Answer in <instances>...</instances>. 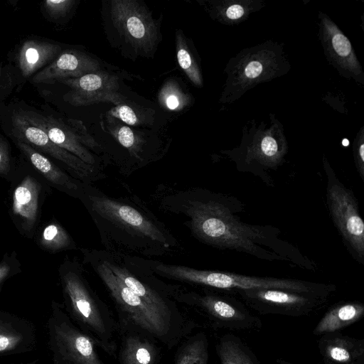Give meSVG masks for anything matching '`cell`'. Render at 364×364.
Returning a JSON list of instances; mask_svg holds the SVG:
<instances>
[{
	"mask_svg": "<svg viewBox=\"0 0 364 364\" xmlns=\"http://www.w3.org/2000/svg\"><path fill=\"white\" fill-rule=\"evenodd\" d=\"M215 349L220 364H261L248 345L232 333L222 335Z\"/></svg>",
	"mask_w": 364,
	"mask_h": 364,
	"instance_id": "d4e9b609",
	"label": "cell"
},
{
	"mask_svg": "<svg viewBox=\"0 0 364 364\" xmlns=\"http://www.w3.org/2000/svg\"><path fill=\"white\" fill-rule=\"evenodd\" d=\"M319 19L320 38L329 63L345 77L363 85V72L349 39L328 16L321 13Z\"/></svg>",
	"mask_w": 364,
	"mask_h": 364,
	"instance_id": "e0dca14e",
	"label": "cell"
},
{
	"mask_svg": "<svg viewBox=\"0 0 364 364\" xmlns=\"http://www.w3.org/2000/svg\"><path fill=\"white\" fill-rule=\"evenodd\" d=\"M8 269L5 265H0V281L5 277Z\"/></svg>",
	"mask_w": 364,
	"mask_h": 364,
	"instance_id": "d590c367",
	"label": "cell"
},
{
	"mask_svg": "<svg viewBox=\"0 0 364 364\" xmlns=\"http://www.w3.org/2000/svg\"><path fill=\"white\" fill-rule=\"evenodd\" d=\"M159 204L166 212L183 216L193 237L206 245L309 271L316 269L313 260L281 237L279 228L242 221L245 205L235 196L200 187L169 189L159 195Z\"/></svg>",
	"mask_w": 364,
	"mask_h": 364,
	"instance_id": "6da1fadb",
	"label": "cell"
},
{
	"mask_svg": "<svg viewBox=\"0 0 364 364\" xmlns=\"http://www.w3.org/2000/svg\"><path fill=\"white\" fill-rule=\"evenodd\" d=\"M121 343L118 353L120 364H156L159 350L156 341L132 328L120 327Z\"/></svg>",
	"mask_w": 364,
	"mask_h": 364,
	"instance_id": "ffe728a7",
	"label": "cell"
},
{
	"mask_svg": "<svg viewBox=\"0 0 364 364\" xmlns=\"http://www.w3.org/2000/svg\"><path fill=\"white\" fill-rule=\"evenodd\" d=\"M279 122L269 128L260 125L259 128L244 134L240 146L232 150L223 151L235 162L239 171L247 172L258 176L267 184L273 186L269 175L284 162L287 144Z\"/></svg>",
	"mask_w": 364,
	"mask_h": 364,
	"instance_id": "ba28073f",
	"label": "cell"
},
{
	"mask_svg": "<svg viewBox=\"0 0 364 364\" xmlns=\"http://www.w3.org/2000/svg\"><path fill=\"white\" fill-rule=\"evenodd\" d=\"M161 103L170 110H181L190 102L186 95L173 82H167L159 93Z\"/></svg>",
	"mask_w": 364,
	"mask_h": 364,
	"instance_id": "f546056e",
	"label": "cell"
},
{
	"mask_svg": "<svg viewBox=\"0 0 364 364\" xmlns=\"http://www.w3.org/2000/svg\"><path fill=\"white\" fill-rule=\"evenodd\" d=\"M82 266L66 261L60 274L65 301L78 328L89 336L97 346L116 358L114 339L117 326L107 305L92 288Z\"/></svg>",
	"mask_w": 364,
	"mask_h": 364,
	"instance_id": "277c9868",
	"label": "cell"
},
{
	"mask_svg": "<svg viewBox=\"0 0 364 364\" xmlns=\"http://www.w3.org/2000/svg\"><path fill=\"white\" fill-rule=\"evenodd\" d=\"M40 191V184L31 176L24 178L14 190L13 212L21 220L26 231L31 230L36 223Z\"/></svg>",
	"mask_w": 364,
	"mask_h": 364,
	"instance_id": "cb8c5ba5",
	"label": "cell"
},
{
	"mask_svg": "<svg viewBox=\"0 0 364 364\" xmlns=\"http://www.w3.org/2000/svg\"><path fill=\"white\" fill-rule=\"evenodd\" d=\"M154 272L159 277L231 294L238 290L254 289H278L299 292L333 294L336 286L333 284L309 281L248 276L229 272L198 269L184 265L167 264L149 259Z\"/></svg>",
	"mask_w": 364,
	"mask_h": 364,
	"instance_id": "8992f818",
	"label": "cell"
},
{
	"mask_svg": "<svg viewBox=\"0 0 364 364\" xmlns=\"http://www.w3.org/2000/svg\"><path fill=\"white\" fill-rule=\"evenodd\" d=\"M10 170V156L6 141L0 137V175H6Z\"/></svg>",
	"mask_w": 364,
	"mask_h": 364,
	"instance_id": "836d02e7",
	"label": "cell"
},
{
	"mask_svg": "<svg viewBox=\"0 0 364 364\" xmlns=\"http://www.w3.org/2000/svg\"><path fill=\"white\" fill-rule=\"evenodd\" d=\"M61 51L59 45L39 40H27L18 50L16 64L23 76L28 77L49 65Z\"/></svg>",
	"mask_w": 364,
	"mask_h": 364,
	"instance_id": "7402d4cb",
	"label": "cell"
},
{
	"mask_svg": "<svg viewBox=\"0 0 364 364\" xmlns=\"http://www.w3.org/2000/svg\"><path fill=\"white\" fill-rule=\"evenodd\" d=\"M208 341L205 333L188 336L178 347L174 364H208Z\"/></svg>",
	"mask_w": 364,
	"mask_h": 364,
	"instance_id": "484cf974",
	"label": "cell"
},
{
	"mask_svg": "<svg viewBox=\"0 0 364 364\" xmlns=\"http://www.w3.org/2000/svg\"><path fill=\"white\" fill-rule=\"evenodd\" d=\"M107 114L129 125L135 126L141 123V119L139 118L134 109L127 105H118Z\"/></svg>",
	"mask_w": 364,
	"mask_h": 364,
	"instance_id": "4dcf8cb0",
	"label": "cell"
},
{
	"mask_svg": "<svg viewBox=\"0 0 364 364\" xmlns=\"http://www.w3.org/2000/svg\"><path fill=\"white\" fill-rule=\"evenodd\" d=\"M326 185V205L329 215L348 252L364 265V222L358 200L352 190L338 178L331 164L323 158Z\"/></svg>",
	"mask_w": 364,
	"mask_h": 364,
	"instance_id": "30bf717a",
	"label": "cell"
},
{
	"mask_svg": "<svg viewBox=\"0 0 364 364\" xmlns=\"http://www.w3.org/2000/svg\"><path fill=\"white\" fill-rule=\"evenodd\" d=\"M40 243L53 252L76 248L75 243L68 232L56 223L49 224L44 228Z\"/></svg>",
	"mask_w": 364,
	"mask_h": 364,
	"instance_id": "f1b7e54d",
	"label": "cell"
},
{
	"mask_svg": "<svg viewBox=\"0 0 364 364\" xmlns=\"http://www.w3.org/2000/svg\"><path fill=\"white\" fill-rule=\"evenodd\" d=\"M83 262L100 278L119 316V327L138 330L171 349L190 333L150 306L128 288L99 257L96 249H81Z\"/></svg>",
	"mask_w": 364,
	"mask_h": 364,
	"instance_id": "3957f363",
	"label": "cell"
},
{
	"mask_svg": "<svg viewBox=\"0 0 364 364\" xmlns=\"http://www.w3.org/2000/svg\"><path fill=\"white\" fill-rule=\"evenodd\" d=\"M18 341L19 338L17 335L9 333H0V353L11 349Z\"/></svg>",
	"mask_w": 364,
	"mask_h": 364,
	"instance_id": "e575fe53",
	"label": "cell"
},
{
	"mask_svg": "<svg viewBox=\"0 0 364 364\" xmlns=\"http://www.w3.org/2000/svg\"><path fill=\"white\" fill-rule=\"evenodd\" d=\"M176 56L178 65L188 76L189 80L197 87L203 85V77L200 68L194 59L182 31L177 30L176 33Z\"/></svg>",
	"mask_w": 364,
	"mask_h": 364,
	"instance_id": "83f0119b",
	"label": "cell"
},
{
	"mask_svg": "<svg viewBox=\"0 0 364 364\" xmlns=\"http://www.w3.org/2000/svg\"><path fill=\"white\" fill-rule=\"evenodd\" d=\"M60 82L70 87L64 100L75 107L107 102L122 104L126 97L119 92L118 78L109 73L98 71L79 77L63 79Z\"/></svg>",
	"mask_w": 364,
	"mask_h": 364,
	"instance_id": "2e32d148",
	"label": "cell"
},
{
	"mask_svg": "<svg viewBox=\"0 0 364 364\" xmlns=\"http://www.w3.org/2000/svg\"><path fill=\"white\" fill-rule=\"evenodd\" d=\"M318 350L324 364H364V340L338 332L320 336Z\"/></svg>",
	"mask_w": 364,
	"mask_h": 364,
	"instance_id": "d6986e66",
	"label": "cell"
},
{
	"mask_svg": "<svg viewBox=\"0 0 364 364\" xmlns=\"http://www.w3.org/2000/svg\"><path fill=\"white\" fill-rule=\"evenodd\" d=\"M364 316V304L357 301H341L331 306L313 330L314 336L341 331Z\"/></svg>",
	"mask_w": 364,
	"mask_h": 364,
	"instance_id": "603a6c76",
	"label": "cell"
},
{
	"mask_svg": "<svg viewBox=\"0 0 364 364\" xmlns=\"http://www.w3.org/2000/svg\"><path fill=\"white\" fill-rule=\"evenodd\" d=\"M262 315L309 316L324 307L332 294L278 289L238 290L230 294Z\"/></svg>",
	"mask_w": 364,
	"mask_h": 364,
	"instance_id": "8fae6325",
	"label": "cell"
},
{
	"mask_svg": "<svg viewBox=\"0 0 364 364\" xmlns=\"http://www.w3.org/2000/svg\"><path fill=\"white\" fill-rule=\"evenodd\" d=\"M289 69L283 46L277 43L266 41L244 49L227 65L221 101L231 103L253 87L283 75Z\"/></svg>",
	"mask_w": 364,
	"mask_h": 364,
	"instance_id": "52a82bcc",
	"label": "cell"
},
{
	"mask_svg": "<svg viewBox=\"0 0 364 364\" xmlns=\"http://www.w3.org/2000/svg\"><path fill=\"white\" fill-rule=\"evenodd\" d=\"M110 14L114 28L133 48L145 53L154 49L158 28L145 6L134 0H114Z\"/></svg>",
	"mask_w": 364,
	"mask_h": 364,
	"instance_id": "9a60e30c",
	"label": "cell"
},
{
	"mask_svg": "<svg viewBox=\"0 0 364 364\" xmlns=\"http://www.w3.org/2000/svg\"><path fill=\"white\" fill-rule=\"evenodd\" d=\"M100 70V63L95 58L80 50H65L37 73L32 80L35 83L53 84L63 79L79 77Z\"/></svg>",
	"mask_w": 364,
	"mask_h": 364,
	"instance_id": "ac0fdd59",
	"label": "cell"
},
{
	"mask_svg": "<svg viewBox=\"0 0 364 364\" xmlns=\"http://www.w3.org/2000/svg\"><path fill=\"white\" fill-rule=\"evenodd\" d=\"M50 332L57 364H107L100 356L93 340L60 309L54 312Z\"/></svg>",
	"mask_w": 364,
	"mask_h": 364,
	"instance_id": "5bb4252c",
	"label": "cell"
},
{
	"mask_svg": "<svg viewBox=\"0 0 364 364\" xmlns=\"http://www.w3.org/2000/svg\"><path fill=\"white\" fill-rule=\"evenodd\" d=\"M32 115L53 143L85 163L103 171L102 159L99 155L102 153L101 146L80 121L71 119L63 121L36 113Z\"/></svg>",
	"mask_w": 364,
	"mask_h": 364,
	"instance_id": "4fadbf2b",
	"label": "cell"
},
{
	"mask_svg": "<svg viewBox=\"0 0 364 364\" xmlns=\"http://www.w3.org/2000/svg\"><path fill=\"white\" fill-rule=\"evenodd\" d=\"M12 134L35 149L62 162L70 175L84 183H93L106 177L103 171L89 165L53 143L34 119L32 113L20 112L12 119Z\"/></svg>",
	"mask_w": 364,
	"mask_h": 364,
	"instance_id": "7c38bea8",
	"label": "cell"
},
{
	"mask_svg": "<svg viewBox=\"0 0 364 364\" xmlns=\"http://www.w3.org/2000/svg\"><path fill=\"white\" fill-rule=\"evenodd\" d=\"M277 363L278 364H293L287 360H283V359H280V358H277L276 360Z\"/></svg>",
	"mask_w": 364,
	"mask_h": 364,
	"instance_id": "8d00e7d4",
	"label": "cell"
},
{
	"mask_svg": "<svg viewBox=\"0 0 364 364\" xmlns=\"http://www.w3.org/2000/svg\"><path fill=\"white\" fill-rule=\"evenodd\" d=\"M99 257L128 288L173 323L191 333L196 323L175 301L181 286L164 282L152 270L149 258L97 250Z\"/></svg>",
	"mask_w": 364,
	"mask_h": 364,
	"instance_id": "5b68a950",
	"label": "cell"
},
{
	"mask_svg": "<svg viewBox=\"0 0 364 364\" xmlns=\"http://www.w3.org/2000/svg\"><path fill=\"white\" fill-rule=\"evenodd\" d=\"M178 304L188 306L205 316L215 328L233 331H256L262 322L235 296L220 291L182 288L175 296Z\"/></svg>",
	"mask_w": 364,
	"mask_h": 364,
	"instance_id": "9c48e42d",
	"label": "cell"
},
{
	"mask_svg": "<svg viewBox=\"0 0 364 364\" xmlns=\"http://www.w3.org/2000/svg\"><path fill=\"white\" fill-rule=\"evenodd\" d=\"M16 144L33 166L50 183L70 196L79 199L84 183L66 173L29 144L17 139Z\"/></svg>",
	"mask_w": 364,
	"mask_h": 364,
	"instance_id": "44dd1931",
	"label": "cell"
},
{
	"mask_svg": "<svg viewBox=\"0 0 364 364\" xmlns=\"http://www.w3.org/2000/svg\"><path fill=\"white\" fill-rule=\"evenodd\" d=\"M261 5V1H225L215 7L216 17L223 23H239Z\"/></svg>",
	"mask_w": 364,
	"mask_h": 364,
	"instance_id": "4316f807",
	"label": "cell"
},
{
	"mask_svg": "<svg viewBox=\"0 0 364 364\" xmlns=\"http://www.w3.org/2000/svg\"><path fill=\"white\" fill-rule=\"evenodd\" d=\"M79 200L90 214L107 251L147 258L180 250L176 237L135 195L112 196L93 183H83Z\"/></svg>",
	"mask_w": 364,
	"mask_h": 364,
	"instance_id": "7a4b0ae2",
	"label": "cell"
},
{
	"mask_svg": "<svg viewBox=\"0 0 364 364\" xmlns=\"http://www.w3.org/2000/svg\"><path fill=\"white\" fill-rule=\"evenodd\" d=\"M74 3L73 0H47L43 2V7L50 16L58 18L65 15Z\"/></svg>",
	"mask_w": 364,
	"mask_h": 364,
	"instance_id": "d6a6232c",
	"label": "cell"
},
{
	"mask_svg": "<svg viewBox=\"0 0 364 364\" xmlns=\"http://www.w3.org/2000/svg\"><path fill=\"white\" fill-rule=\"evenodd\" d=\"M1 77V68H0V78Z\"/></svg>",
	"mask_w": 364,
	"mask_h": 364,
	"instance_id": "74e56055",
	"label": "cell"
},
{
	"mask_svg": "<svg viewBox=\"0 0 364 364\" xmlns=\"http://www.w3.org/2000/svg\"><path fill=\"white\" fill-rule=\"evenodd\" d=\"M353 154L355 165L358 173L361 178L364 181V134L363 127H361L359 133L354 140L353 146Z\"/></svg>",
	"mask_w": 364,
	"mask_h": 364,
	"instance_id": "1f68e13d",
	"label": "cell"
}]
</instances>
